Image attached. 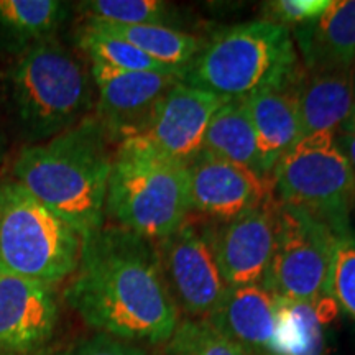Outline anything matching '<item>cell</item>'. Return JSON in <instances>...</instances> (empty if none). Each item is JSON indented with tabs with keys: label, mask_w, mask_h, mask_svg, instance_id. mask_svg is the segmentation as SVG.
<instances>
[{
	"label": "cell",
	"mask_w": 355,
	"mask_h": 355,
	"mask_svg": "<svg viewBox=\"0 0 355 355\" xmlns=\"http://www.w3.org/2000/svg\"><path fill=\"white\" fill-rule=\"evenodd\" d=\"M7 86L17 117L33 140L44 141L78 125L91 107L86 66L56 38L21 51Z\"/></svg>",
	"instance_id": "5"
},
{
	"label": "cell",
	"mask_w": 355,
	"mask_h": 355,
	"mask_svg": "<svg viewBox=\"0 0 355 355\" xmlns=\"http://www.w3.org/2000/svg\"><path fill=\"white\" fill-rule=\"evenodd\" d=\"M97 89V115L107 137L127 140L139 137L148 125L155 107L181 76L148 71H121L91 63Z\"/></svg>",
	"instance_id": "10"
},
{
	"label": "cell",
	"mask_w": 355,
	"mask_h": 355,
	"mask_svg": "<svg viewBox=\"0 0 355 355\" xmlns=\"http://www.w3.org/2000/svg\"><path fill=\"white\" fill-rule=\"evenodd\" d=\"M191 211L227 222L273 196L272 183L235 163L199 153L188 165Z\"/></svg>",
	"instance_id": "13"
},
{
	"label": "cell",
	"mask_w": 355,
	"mask_h": 355,
	"mask_svg": "<svg viewBox=\"0 0 355 355\" xmlns=\"http://www.w3.org/2000/svg\"><path fill=\"white\" fill-rule=\"evenodd\" d=\"M354 92H355V73H354Z\"/></svg>",
	"instance_id": "31"
},
{
	"label": "cell",
	"mask_w": 355,
	"mask_h": 355,
	"mask_svg": "<svg viewBox=\"0 0 355 355\" xmlns=\"http://www.w3.org/2000/svg\"><path fill=\"white\" fill-rule=\"evenodd\" d=\"M327 296L355 321V234L337 235Z\"/></svg>",
	"instance_id": "26"
},
{
	"label": "cell",
	"mask_w": 355,
	"mask_h": 355,
	"mask_svg": "<svg viewBox=\"0 0 355 355\" xmlns=\"http://www.w3.org/2000/svg\"><path fill=\"white\" fill-rule=\"evenodd\" d=\"M329 3L331 0H273L261 3V10L265 13L263 20L295 30L319 19Z\"/></svg>",
	"instance_id": "27"
},
{
	"label": "cell",
	"mask_w": 355,
	"mask_h": 355,
	"mask_svg": "<svg viewBox=\"0 0 355 355\" xmlns=\"http://www.w3.org/2000/svg\"><path fill=\"white\" fill-rule=\"evenodd\" d=\"M201 153L248 168L263 180L257 133L243 99H230L211 119Z\"/></svg>",
	"instance_id": "19"
},
{
	"label": "cell",
	"mask_w": 355,
	"mask_h": 355,
	"mask_svg": "<svg viewBox=\"0 0 355 355\" xmlns=\"http://www.w3.org/2000/svg\"><path fill=\"white\" fill-rule=\"evenodd\" d=\"M78 46L86 53L91 63L107 66L121 71H148V73H170L178 74L176 71L168 69L163 64L157 63L139 48H135L125 40L114 37L97 26L86 24L78 33Z\"/></svg>",
	"instance_id": "23"
},
{
	"label": "cell",
	"mask_w": 355,
	"mask_h": 355,
	"mask_svg": "<svg viewBox=\"0 0 355 355\" xmlns=\"http://www.w3.org/2000/svg\"><path fill=\"white\" fill-rule=\"evenodd\" d=\"M107 133L94 117L51 139L26 146L17 158L15 181L86 241L102 229L112 155Z\"/></svg>",
	"instance_id": "2"
},
{
	"label": "cell",
	"mask_w": 355,
	"mask_h": 355,
	"mask_svg": "<svg viewBox=\"0 0 355 355\" xmlns=\"http://www.w3.org/2000/svg\"><path fill=\"white\" fill-rule=\"evenodd\" d=\"M337 140V145L340 146L345 157L349 158L350 165H352L354 171H355V133H347V132H340L339 139Z\"/></svg>",
	"instance_id": "29"
},
{
	"label": "cell",
	"mask_w": 355,
	"mask_h": 355,
	"mask_svg": "<svg viewBox=\"0 0 355 355\" xmlns=\"http://www.w3.org/2000/svg\"><path fill=\"white\" fill-rule=\"evenodd\" d=\"M337 235L295 207L278 202V232L263 285L279 300L314 303L327 296Z\"/></svg>",
	"instance_id": "8"
},
{
	"label": "cell",
	"mask_w": 355,
	"mask_h": 355,
	"mask_svg": "<svg viewBox=\"0 0 355 355\" xmlns=\"http://www.w3.org/2000/svg\"><path fill=\"white\" fill-rule=\"evenodd\" d=\"M340 132L355 133V107L352 110V114H350L347 117V121H345L343 125H340Z\"/></svg>",
	"instance_id": "30"
},
{
	"label": "cell",
	"mask_w": 355,
	"mask_h": 355,
	"mask_svg": "<svg viewBox=\"0 0 355 355\" xmlns=\"http://www.w3.org/2000/svg\"><path fill=\"white\" fill-rule=\"evenodd\" d=\"M170 355H254L207 321L181 322L168 344Z\"/></svg>",
	"instance_id": "25"
},
{
	"label": "cell",
	"mask_w": 355,
	"mask_h": 355,
	"mask_svg": "<svg viewBox=\"0 0 355 355\" xmlns=\"http://www.w3.org/2000/svg\"><path fill=\"white\" fill-rule=\"evenodd\" d=\"M83 239L15 180L0 184V277L55 285L74 275Z\"/></svg>",
	"instance_id": "6"
},
{
	"label": "cell",
	"mask_w": 355,
	"mask_h": 355,
	"mask_svg": "<svg viewBox=\"0 0 355 355\" xmlns=\"http://www.w3.org/2000/svg\"><path fill=\"white\" fill-rule=\"evenodd\" d=\"M298 73L291 30L255 20L217 32L201 46L181 81L230 101L293 87Z\"/></svg>",
	"instance_id": "3"
},
{
	"label": "cell",
	"mask_w": 355,
	"mask_h": 355,
	"mask_svg": "<svg viewBox=\"0 0 355 355\" xmlns=\"http://www.w3.org/2000/svg\"><path fill=\"white\" fill-rule=\"evenodd\" d=\"M58 0H0V35L20 51L55 38L68 17Z\"/></svg>",
	"instance_id": "21"
},
{
	"label": "cell",
	"mask_w": 355,
	"mask_h": 355,
	"mask_svg": "<svg viewBox=\"0 0 355 355\" xmlns=\"http://www.w3.org/2000/svg\"><path fill=\"white\" fill-rule=\"evenodd\" d=\"M87 21L109 25H165L173 21V6L162 0H89L79 3Z\"/></svg>",
	"instance_id": "24"
},
{
	"label": "cell",
	"mask_w": 355,
	"mask_h": 355,
	"mask_svg": "<svg viewBox=\"0 0 355 355\" xmlns=\"http://www.w3.org/2000/svg\"><path fill=\"white\" fill-rule=\"evenodd\" d=\"M71 355H148L132 343L115 339V337L99 334L86 340L74 349Z\"/></svg>",
	"instance_id": "28"
},
{
	"label": "cell",
	"mask_w": 355,
	"mask_h": 355,
	"mask_svg": "<svg viewBox=\"0 0 355 355\" xmlns=\"http://www.w3.org/2000/svg\"><path fill=\"white\" fill-rule=\"evenodd\" d=\"M191 211L188 166L141 137L121 141L112 157L105 212L119 227L163 242Z\"/></svg>",
	"instance_id": "4"
},
{
	"label": "cell",
	"mask_w": 355,
	"mask_h": 355,
	"mask_svg": "<svg viewBox=\"0 0 355 355\" xmlns=\"http://www.w3.org/2000/svg\"><path fill=\"white\" fill-rule=\"evenodd\" d=\"M278 306L265 285L234 286L207 322L250 354L279 355Z\"/></svg>",
	"instance_id": "15"
},
{
	"label": "cell",
	"mask_w": 355,
	"mask_h": 355,
	"mask_svg": "<svg viewBox=\"0 0 355 355\" xmlns=\"http://www.w3.org/2000/svg\"><path fill=\"white\" fill-rule=\"evenodd\" d=\"M354 68L306 71L295 84V97L303 135L334 132L355 107ZM303 137V139H304Z\"/></svg>",
	"instance_id": "18"
},
{
	"label": "cell",
	"mask_w": 355,
	"mask_h": 355,
	"mask_svg": "<svg viewBox=\"0 0 355 355\" xmlns=\"http://www.w3.org/2000/svg\"><path fill=\"white\" fill-rule=\"evenodd\" d=\"M60 309L53 288L0 277V355H33L51 340Z\"/></svg>",
	"instance_id": "14"
},
{
	"label": "cell",
	"mask_w": 355,
	"mask_h": 355,
	"mask_svg": "<svg viewBox=\"0 0 355 355\" xmlns=\"http://www.w3.org/2000/svg\"><path fill=\"white\" fill-rule=\"evenodd\" d=\"M278 232V201L273 196L212 232L217 261L229 288L263 285Z\"/></svg>",
	"instance_id": "11"
},
{
	"label": "cell",
	"mask_w": 355,
	"mask_h": 355,
	"mask_svg": "<svg viewBox=\"0 0 355 355\" xmlns=\"http://www.w3.org/2000/svg\"><path fill=\"white\" fill-rule=\"evenodd\" d=\"M272 191L279 204L304 212L336 235L350 232L355 171L337 145L334 132L301 139L275 168Z\"/></svg>",
	"instance_id": "7"
},
{
	"label": "cell",
	"mask_w": 355,
	"mask_h": 355,
	"mask_svg": "<svg viewBox=\"0 0 355 355\" xmlns=\"http://www.w3.org/2000/svg\"><path fill=\"white\" fill-rule=\"evenodd\" d=\"M243 101L257 133L263 173L272 183L275 168L304 137L295 86L263 91Z\"/></svg>",
	"instance_id": "17"
},
{
	"label": "cell",
	"mask_w": 355,
	"mask_h": 355,
	"mask_svg": "<svg viewBox=\"0 0 355 355\" xmlns=\"http://www.w3.org/2000/svg\"><path fill=\"white\" fill-rule=\"evenodd\" d=\"M66 300L89 327L125 343H170L180 326L157 248L119 225L83 241Z\"/></svg>",
	"instance_id": "1"
},
{
	"label": "cell",
	"mask_w": 355,
	"mask_h": 355,
	"mask_svg": "<svg viewBox=\"0 0 355 355\" xmlns=\"http://www.w3.org/2000/svg\"><path fill=\"white\" fill-rule=\"evenodd\" d=\"M214 229L186 219L163 241V277L178 309L193 321H207L216 314L229 291L217 261Z\"/></svg>",
	"instance_id": "9"
},
{
	"label": "cell",
	"mask_w": 355,
	"mask_h": 355,
	"mask_svg": "<svg viewBox=\"0 0 355 355\" xmlns=\"http://www.w3.org/2000/svg\"><path fill=\"white\" fill-rule=\"evenodd\" d=\"M87 24L125 40L157 63L180 73L181 78L184 69L201 50V43L196 37L168 25H109L97 24V21H87Z\"/></svg>",
	"instance_id": "22"
},
{
	"label": "cell",
	"mask_w": 355,
	"mask_h": 355,
	"mask_svg": "<svg viewBox=\"0 0 355 355\" xmlns=\"http://www.w3.org/2000/svg\"><path fill=\"white\" fill-rule=\"evenodd\" d=\"M298 58L306 71L355 66V0H331L316 20L293 30Z\"/></svg>",
	"instance_id": "16"
},
{
	"label": "cell",
	"mask_w": 355,
	"mask_h": 355,
	"mask_svg": "<svg viewBox=\"0 0 355 355\" xmlns=\"http://www.w3.org/2000/svg\"><path fill=\"white\" fill-rule=\"evenodd\" d=\"M227 102L224 97L178 81L162 97L141 139L188 166L201 153L211 119Z\"/></svg>",
	"instance_id": "12"
},
{
	"label": "cell",
	"mask_w": 355,
	"mask_h": 355,
	"mask_svg": "<svg viewBox=\"0 0 355 355\" xmlns=\"http://www.w3.org/2000/svg\"><path fill=\"white\" fill-rule=\"evenodd\" d=\"M336 308L331 298H321L314 303L279 300L278 354L324 355V324L332 318Z\"/></svg>",
	"instance_id": "20"
}]
</instances>
